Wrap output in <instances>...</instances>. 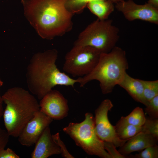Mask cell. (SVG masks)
Masks as SVG:
<instances>
[{"label": "cell", "mask_w": 158, "mask_h": 158, "mask_svg": "<svg viewBox=\"0 0 158 158\" xmlns=\"http://www.w3.org/2000/svg\"><path fill=\"white\" fill-rule=\"evenodd\" d=\"M67 0H21L25 15L42 38L61 36L73 28V14L66 7Z\"/></svg>", "instance_id": "obj_1"}, {"label": "cell", "mask_w": 158, "mask_h": 158, "mask_svg": "<svg viewBox=\"0 0 158 158\" xmlns=\"http://www.w3.org/2000/svg\"><path fill=\"white\" fill-rule=\"evenodd\" d=\"M58 52L55 49L35 54L27 68V82L30 91L41 99L57 85L74 86L78 79L62 72L56 64Z\"/></svg>", "instance_id": "obj_2"}, {"label": "cell", "mask_w": 158, "mask_h": 158, "mask_svg": "<svg viewBox=\"0 0 158 158\" xmlns=\"http://www.w3.org/2000/svg\"><path fill=\"white\" fill-rule=\"evenodd\" d=\"M6 104L3 115L10 136L18 137L26 123L40 110L39 104L28 91L19 87L8 89L2 95Z\"/></svg>", "instance_id": "obj_3"}, {"label": "cell", "mask_w": 158, "mask_h": 158, "mask_svg": "<svg viewBox=\"0 0 158 158\" xmlns=\"http://www.w3.org/2000/svg\"><path fill=\"white\" fill-rule=\"evenodd\" d=\"M128 68L125 51L115 46L110 52L101 53L98 62L89 73L78 78L80 87L96 80L99 82L103 94L112 92L121 82Z\"/></svg>", "instance_id": "obj_4"}, {"label": "cell", "mask_w": 158, "mask_h": 158, "mask_svg": "<svg viewBox=\"0 0 158 158\" xmlns=\"http://www.w3.org/2000/svg\"><path fill=\"white\" fill-rule=\"evenodd\" d=\"M112 23V20L97 18L79 34L73 46H89L101 53L110 52L119 37V29Z\"/></svg>", "instance_id": "obj_5"}, {"label": "cell", "mask_w": 158, "mask_h": 158, "mask_svg": "<svg viewBox=\"0 0 158 158\" xmlns=\"http://www.w3.org/2000/svg\"><path fill=\"white\" fill-rule=\"evenodd\" d=\"M85 120L80 123H70L63 128V131L88 154L102 158H112L105 149L104 141L98 136L92 114H85Z\"/></svg>", "instance_id": "obj_6"}, {"label": "cell", "mask_w": 158, "mask_h": 158, "mask_svg": "<svg viewBox=\"0 0 158 158\" xmlns=\"http://www.w3.org/2000/svg\"><path fill=\"white\" fill-rule=\"evenodd\" d=\"M101 53L89 46H73L66 54L63 70L74 77L84 76L96 66Z\"/></svg>", "instance_id": "obj_7"}, {"label": "cell", "mask_w": 158, "mask_h": 158, "mask_svg": "<svg viewBox=\"0 0 158 158\" xmlns=\"http://www.w3.org/2000/svg\"><path fill=\"white\" fill-rule=\"evenodd\" d=\"M113 107L109 99L103 101L95 111V127L99 138L103 141L113 144L116 147L122 146L127 140H122L119 138L116 132L115 126L109 121L108 113Z\"/></svg>", "instance_id": "obj_8"}, {"label": "cell", "mask_w": 158, "mask_h": 158, "mask_svg": "<svg viewBox=\"0 0 158 158\" xmlns=\"http://www.w3.org/2000/svg\"><path fill=\"white\" fill-rule=\"evenodd\" d=\"M116 4V8L128 21L139 19L158 24V8L147 3L139 5L133 0H125Z\"/></svg>", "instance_id": "obj_9"}, {"label": "cell", "mask_w": 158, "mask_h": 158, "mask_svg": "<svg viewBox=\"0 0 158 158\" xmlns=\"http://www.w3.org/2000/svg\"><path fill=\"white\" fill-rule=\"evenodd\" d=\"M53 120L40 110L36 112L18 137L19 142L23 145L28 147L35 144Z\"/></svg>", "instance_id": "obj_10"}, {"label": "cell", "mask_w": 158, "mask_h": 158, "mask_svg": "<svg viewBox=\"0 0 158 158\" xmlns=\"http://www.w3.org/2000/svg\"><path fill=\"white\" fill-rule=\"evenodd\" d=\"M40 100V111L53 119L61 120L68 115V101L58 91L52 90Z\"/></svg>", "instance_id": "obj_11"}, {"label": "cell", "mask_w": 158, "mask_h": 158, "mask_svg": "<svg viewBox=\"0 0 158 158\" xmlns=\"http://www.w3.org/2000/svg\"><path fill=\"white\" fill-rule=\"evenodd\" d=\"M35 144L31 154L32 158H47L61 153L60 148L53 139L49 126L45 129Z\"/></svg>", "instance_id": "obj_12"}, {"label": "cell", "mask_w": 158, "mask_h": 158, "mask_svg": "<svg viewBox=\"0 0 158 158\" xmlns=\"http://www.w3.org/2000/svg\"><path fill=\"white\" fill-rule=\"evenodd\" d=\"M158 139L153 136L141 132L127 140L118 150L127 156L131 153L142 151L146 148L156 145Z\"/></svg>", "instance_id": "obj_13"}, {"label": "cell", "mask_w": 158, "mask_h": 158, "mask_svg": "<svg viewBox=\"0 0 158 158\" xmlns=\"http://www.w3.org/2000/svg\"><path fill=\"white\" fill-rule=\"evenodd\" d=\"M118 85L125 89L135 101L145 106L148 103L144 97L141 80L133 78L126 72Z\"/></svg>", "instance_id": "obj_14"}, {"label": "cell", "mask_w": 158, "mask_h": 158, "mask_svg": "<svg viewBox=\"0 0 158 158\" xmlns=\"http://www.w3.org/2000/svg\"><path fill=\"white\" fill-rule=\"evenodd\" d=\"M113 3L109 0H96L89 2L87 6L98 19L103 20L107 19L114 11Z\"/></svg>", "instance_id": "obj_15"}, {"label": "cell", "mask_w": 158, "mask_h": 158, "mask_svg": "<svg viewBox=\"0 0 158 158\" xmlns=\"http://www.w3.org/2000/svg\"><path fill=\"white\" fill-rule=\"evenodd\" d=\"M114 126L117 136L122 140H128L142 130V126H135L129 123L124 116L121 117Z\"/></svg>", "instance_id": "obj_16"}, {"label": "cell", "mask_w": 158, "mask_h": 158, "mask_svg": "<svg viewBox=\"0 0 158 158\" xmlns=\"http://www.w3.org/2000/svg\"><path fill=\"white\" fill-rule=\"evenodd\" d=\"M124 117L128 123L137 126H142L146 120L143 110L139 107L135 108L129 114Z\"/></svg>", "instance_id": "obj_17"}, {"label": "cell", "mask_w": 158, "mask_h": 158, "mask_svg": "<svg viewBox=\"0 0 158 158\" xmlns=\"http://www.w3.org/2000/svg\"><path fill=\"white\" fill-rule=\"evenodd\" d=\"M96 0H67L66 7L68 10L73 15L79 14L84 9L89 2ZM114 3H116L122 0H109Z\"/></svg>", "instance_id": "obj_18"}, {"label": "cell", "mask_w": 158, "mask_h": 158, "mask_svg": "<svg viewBox=\"0 0 158 158\" xmlns=\"http://www.w3.org/2000/svg\"><path fill=\"white\" fill-rule=\"evenodd\" d=\"M143 87L144 98L148 102L158 95V80L148 81L141 80Z\"/></svg>", "instance_id": "obj_19"}, {"label": "cell", "mask_w": 158, "mask_h": 158, "mask_svg": "<svg viewBox=\"0 0 158 158\" xmlns=\"http://www.w3.org/2000/svg\"><path fill=\"white\" fill-rule=\"evenodd\" d=\"M142 132L150 135L158 139V119L146 118L142 126Z\"/></svg>", "instance_id": "obj_20"}, {"label": "cell", "mask_w": 158, "mask_h": 158, "mask_svg": "<svg viewBox=\"0 0 158 158\" xmlns=\"http://www.w3.org/2000/svg\"><path fill=\"white\" fill-rule=\"evenodd\" d=\"M138 154L128 157L134 158H158V146L157 145L148 147Z\"/></svg>", "instance_id": "obj_21"}, {"label": "cell", "mask_w": 158, "mask_h": 158, "mask_svg": "<svg viewBox=\"0 0 158 158\" xmlns=\"http://www.w3.org/2000/svg\"><path fill=\"white\" fill-rule=\"evenodd\" d=\"M146 113L150 117L152 118H158V95L156 96L150 101L146 106Z\"/></svg>", "instance_id": "obj_22"}, {"label": "cell", "mask_w": 158, "mask_h": 158, "mask_svg": "<svg viewBox=\"0 0 158 158\" xmlns=\"http://www.w3.org/2000/svg\"><path fill=\"white\" fill-rule=\"evenodd\" d=\"M52 135L54 141L61 149L62 157L66 158H74L68 151L64 143L60 139L59 133Z\"/></svg>", "instance_id": "obj_23"}, {"label": "cell", "mask_w": 158, "mask_h": 158, "mask_svg": "<svg viewBox=\"0 0 158 158\" xmlns=\"http://www.w3.org/2000/svg\"><path fill=\"white\" fill-rule=\"evenodd\" d=\"M104 149L107 151L108 153L112 158H125L127 157L121 154L117 151L116 147L112 143L107 142L104 141Z\"/></svg>", "instance_id": "obj_24"}, {"label": "cell", "mask_w": 158, "mask_h": 158, "mask_svg": "<svg viewBox=\"0 0 158 158\" xmlns=\"http://www.w3.org/2000/svg\"><path fill=\"white\" fill-rule=\"evenodd\" d=\"M9 136L6 130L0 128V152L5 149L8 142Z\"/></svg>", "instance_id": "obj_25"}, {"label": "cell", "mask_w": 158, "mask_h": 158, "mask_svg": "<svg viewBox=\"0 0 158 158\" xmlns=\"http://www.w3.org/2000/svg\"><path fill=\"white\" fill-rule=\"evenodd\" d=\"M20 157L11 149L7 148L0 152V158H19Z\"/></svg>", "instance_id": "obj_26"}, {"label": "cell", "mask_w": 158, "mask_h": 158, "mask_svg": "<svg viewBox=\"0 0 158 158\" xmlns=\"http://www.w3.org/2000/svg\"><path fill=\"white\" fill-rule=\"evenodd\" d=\"M3 102L2 95H1V91L0 90V120L1 118L3 116L4 111L3 107Z\"/></svg>", "instance_id": "obj_27"}, {"label": "cell", "mask_w": 158, "mask_h": 158, "mask_svg": "<svg viewBox=\"0 0 158 158\" xmlns=\"http://www.w3.org/2000/svg\"><path fill=\"white\" fill-rule=\"evenodd\" d=\"M147 3L153 6L158 8V0H148Z\"/></svg>", "instance_id": "obj_28"}, {"label": "cell", "mask_w": 158, "mask_h": 158, "mask_svg": "<svg viewBox=\"0 0 158 158\" xmlns=\"http://www.w3.org/2000/svg\"><path fill=\"white\" fill-rule=\"evenodd\" d=\"M3 83L0 77V88L2 86Z\"/></svg>", "instance_id": "obj_29"}]
</instances>
